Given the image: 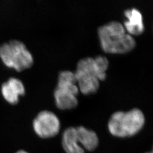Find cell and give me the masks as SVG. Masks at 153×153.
<instances>
[{"label": "cell", "mask_w": 153, "mask_h": 153, "mask_svg": "<svg viewBox=\"0 0 153 153\" xmlns=\"http://www.w3.org/2000/svg\"><path fill=\"white\" fill-rule=\"evenodd\" d=\"M108 65L107 57L101 55L79 61L74 72L79 90L84 94L96 92L99 88V81L106 77Z\"/></svg>", "instance_id": "cell-1"}, {"label": "cell", "mask_w": 153, "mask_h": 153, "mask_svg": "<svg viewBox=\"0 0 153 153\" xmlns=\"http://www.w3.org/2000/svg\"><path fill=\"white\" fill-rule=\"evenodd\" d=\"M98 35L102 48L106 52L126 53L136 46L135 39L120 22L111 21L101 26Z\"/></svg>", "instance_id": "cell-2"}, {"label": "cell", "mask_w": 153, "mask_h": 153, "mask_svg": "<svg viewBox=\"0 0 153 153\" xmlns=\"http://www.w3.org/2000/svg\"><path fill=\"white\" fill-rule=\"evenodd\" d=\"M145 118L141 110L133 108L128 111H117L111 116L108 129L116 137H131L141 131L145 124Z\"/></svg>", "instance_id": "cell-3"}, {"label": "cell", "mask_w": 153, "mask_h": 153, "mask_svg": "<svg viewBox=\"0 0 153 153\" xmlns=\"http://www.w3.org/2000/svg\"><path fill=\"white\" fill-rule=\"evenodd\" d=\"M0 58L7 67L21 71L33 65V58L25 44L17 40L0 46Z\"/></svg>", "instance_id": "cell-4"}, {"label": "cell", "mask_w": 153, "mask_h": 153, "mask_svg": "<svg viewBox=\"0 0 153 153\" xmlns=\"http://www.w3.org/2000/svg\"><path fill=\"white\" fill-rule=\"evenodd\" d=\"M79 90L74 72L70 71H60L57 85L54 91L55 102L57 107L61 109L76 107L78 104L76 95Z\"/></svg>", "instance_id": "cell-5"}, {"label": "cell", "mask_w": 153, "mask_h": 153, "mask_svg": "<svg viewBox=\"0 0 153 153\" xmlns=\"http://www.w3.org/2000/svg\"><path fill=\"white\" fill-rule=\"evenodd\" d=\"M33 128L39 137L43 138L55 137L60 131V121L55 113L42 111L34 119Z\"/></svg>", "instance_id": "cell-6"}, {"label": "cell", "mask_w": 153, "mask_h": 153, "mask_svg": "<svg viewBox=\"0 0 153 153\" xmlns=\"http://www.w3.org/2000/svg\"><path fill=\"white\" fill-rule=\"evenodd\" d=\"M1 93L7 102L16 104L19 102V97L25 94V88L20 79L11 77L2 85Z\"/></svg>", "instance_id": "cell-7"}, {"label": "cell", "mask_w": 153, "mask_h": 153, "mask_svg": "<svg viewBox=\"0 0 153 153\" xmlns=\"http://www.w3.org/2000/svg\"><path fill=\"white\" fill-rule=\"evenodd\" d=\"M124 14L128 20L124 22V27L127 33L133 35H139L144 31V24L141 13L136 8L126 9Z\"/></svg>", "instance_id": "cell-8"}, {"label": "cell", "mask_w": 153, "mask_h": 153, "mask_svg": "<svg viewBox=\"0 0 153 153\" xmlns=\"http://www.w3.org/2000/svg\"><path fill=\"white\" fill-rule=\"evenodd\" d=\"M76 137L81 146L88 151H93L97 148L99 140L95 131L79 126L76 127Z\"/></svg>", "instance_id": "cell-9"}, {"label": "cell", "mask_w": 153, "mask_h": 153, "mask_svg": "<svg viewBox=\"0 0 153 153\" xmlns=\"http://www.w3.org/2000/svg\"><path fill=\"white\" fill-rule=\"evenodd\" d=\"M62 144L66 153H85L76 137V127L66 129L62 134Z\"/></svg>", "instance_id": "cell-10"}, {"label": "cell", "mask_w": 153, "mask_h": 153, "mask_svg": "<svg viewBox=\"0 0 153 153\" xmlns=\"http://www.w3.org/2000/svg\"><path fill=\"white\" fill-rule=\"evenodd\" d=\"M16 153H28L27 152H25V151H24V150H19V151H18V152H17Z\"/></svg>", "instance_id": "cell-11"}, {"label": "cell", "mask_w": 153, "mask_h": 153, "mask_svg": "<svg viewBox=\"0 0 153 153\" xmlns=\"http://www.w3.org/2000/svg\"><path fill=\"white\" fill-rule=\"evenodd\" d=\"M153 153L152 152H150V153Z\"/></svg>", "instance_id": "cell-12"}]
</instances>
